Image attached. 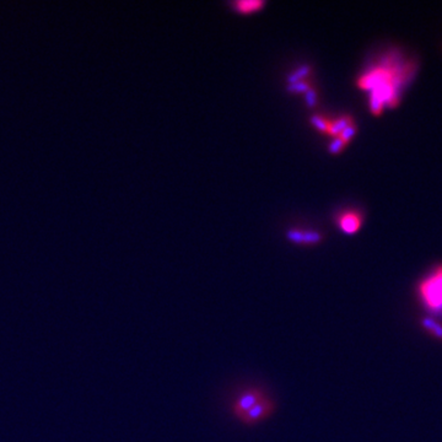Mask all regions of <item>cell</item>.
I'll return each mask as SVG.
<instances>
[{"mask_svg": "<svg viewBox=\"0 0 442 442\" xmlns=\"http://www.w3.org/2000/svg\"><path fill=\"white\" fill-rule=\"evenodd\" d=\"M393 67H378L367 71L360 77L357 85L363 90L371 92L370 97H376L384 106H394L397 102V91L403 83L404 73H399Z\"/></svg>", "mask_w": 442, "mask_h": 442, "instance_id": "1", "label": "cell"}, {"mask_svg": "<svg viewBox=\"0 0 442 442\" xmlns=\"http://www.w3.org/2000/svg\"><path fill=\"white\" fill-rule=\"evenodd\" d=\"M419 296L429 311L442 312V266L420 283Z\"/></svg>", "mask_w": 442, "mask_h": 442, "instance_id": "2", "label": "cell"}, {"mask_svg": "<svg viewBox=\"0 0 442 442\" xmlns=\"http://www.w3.org/2000/svg\"><path fill=\"white\" fill-rule=\"evenodd\" d=\"M269 393H268L266 387H263V386L251 385L247 386V387H244L232 397L231 401H230V414L236 420H238L247 410H250L252 407L256 406L258 401L262 400Z\"/></svg>", "mask_w": 442, "mask_h": 442, "instance_id": "3", "label": "cell"}, {"mask_svg": "<svg viewBox=\"0 0 442 442\" xmlns=\"http://www.w3.org/2000/svg\"><path fill=\"white\" fill-rule=\"evenodd\" d=\"M276 408H278L276 400L268 394L262 400L258 401L256 406L247 410L237 421L244 426H247V428H253V426L262 424L266 420L272 418L274 413L276 412Z\"/></svg>", "mask_w": 442, "mask_h": 442, "instance_id": "4", "label": "cell"}, {"mask_svg": "<svg viewBox=\"0 0 442 442\" xmlns=\"http://www.w3.org/2000/svg\"><path fill=\"white\" fill-rule=\"evenodd\" d=\"M286 238L295 245L301 246H314L318 245L322 241V235L312 230H297L292 229L286 232Z\"/></svg>", "mask_w": 442, "mask_h": 442, "instance_id": "5", "label": "cell"}, {"mask_svg": "<svg viewBox=\"0 0 442 442\" xmlns=\"http://www.w3.org/2000/svg\"><path fill=\"white\" fill-rule=\"evenodd\" d=\"M338 224L341 231L348 233V235H353V233L359 231L363 219L355 211H348V213L341 214L338 219Z\"/></svg>", "mask_w": 442, "mask_h": 442, "instance_id": "6", "label": "cell"}, {"mask_svg": "<svg viewBox=\"0 0 442 442\" xmlns=\"http://www.w3.org/2000/svg\"><path fill=\"white\" fill-rule=\"evenodd\" d=\"M267 5V3L262 2V0H241V2H233L232 6L235 9V11L239 12V14L248 15L253 14L262 10L264 6Z\"/></svg>", "mask_w": 442, "mask_h": 442, "instance_id": "7", "label": "cell"}, {"mask_svg": "<svg viewBox=\"0 0 442 442\" xmlns=\"http://www.w3.org/2000/svg\"><path fill=\"white\" fill-rule=\"evenodd\" d=\"M351 124H354L353 118L349 117V116H343V117L338 118V119L331 122V124H329L328 133L327 134L332 135L333 138H337V136L340 135V133L343 132L345 128H348V127L351 126Z\"/></svg>", "mask_w": 442, "mask_h": 442, "instance_id": "8", "label": "cell"}, {"mask_svg": "<svg viewBox=\"0 0 442 442\" xmlns=\"http://www.w3.org/2000/svg\"><path fill=\"white\" fill-rule=\"evenodd\" d=\"M310 71H311V68L309 67V65H304V67L298 68V69H296L294 71V73H291L290 75L288 76L289 85H290V84L297 83V82H303L304 79H306V77L310 75Z\"/></svg>", "mask_w": 442, "mask_h": 442, "instance_id": "9", "label": "cell"}, {"mask_svg": "<svg viewBox=\"0 0 442 442\" xmlns=\"http://www.w3.org/2000/svg\"><path fill=\"white\" fill-rule=\"evenodd\" d=\"M311 123H312L314 128L320 133H328L329 124H331L329 120H327L325 117L318 116V114H314V116H312V118H311Z\"/></svg>", "mask_w": 442, "mask_h": 442, "instance_id": "10", "label": "cell"}, {"mask_svg": "<svg viewBox=\"0 0 442 442\" xmlns=\"http://www.w3.org/2000/svg\"><path fill=\"white\" fill-rule=\"evenodd\" d=\"M423 325L426 329H428L429 332L431 333V334H434L435 337L442 339V327L440 325H437L435 320L432 319H424L423 320Z\"/></svg>", "mask_w": 442, "mask_h": 442, "instance_id": "11", "label": "cell"}, {"mask_svg": "<svg viewBox=\"0 0 442 442\" xmlns=\"http://www.w3.org/2000/svg\"><path fill=\"white\" fill-rule=\"evenodd\" d=\"M311 89H312V88H311L310 84L307 83V82H305V80H303V82H297V83H295V84H290V85L288 86L289 91H290V92H296V93H303V92L306 93Z\"/></svg>", "mask_w": 442, "mask_h": 442, "instance_id": "12", "label": "cell"}, {"mask_svg": "<svg viewBox=\"0 0 442 442\" xmlns=\"http://www.w3.org/2000/svg\"><path fill=\"white\" fill-rule=\"evenodd\" d=\"M345 146H347V143H344L340 138H334L331 142V144L328 145V150L331 154H339V152L344 150Z\"/></svg>", "mask_w": 442, "mask_h": 442, "instance_id": "13", "label": "cell"}, {"mask_svg": "<svg viewBox=\"0 0 442 442\" xmlns=\"http://www.w3.org/2000/svg\"><path fill=\"white\" fill-rule=\"evenodd\" d=\"M355 133H356V127H355L354 124H351V126L348 127V128H345L343 132L340 133V135L337 136V138H340L344 143H347L348 144V143L354 138Z\"/></svg>", "mask_w": 442, "mask_h": 442, "instance_id": "14", "label": "cell"}, {"mask_svg": "<svg viewBox=\"0 0 442 442\" xmlns=\"http://www.w3.org/2000/svg\"><path fill=\"white\" fill-rule=\"evenodd\" d=\"M306 104L310 108L314 107V106H316V104H317V93L313 89H311L306 92Z\"/></svg>", "mask_w": 442, "mask_h": 442, "instance_id": "15", "label": "cell"}]
</instances>
